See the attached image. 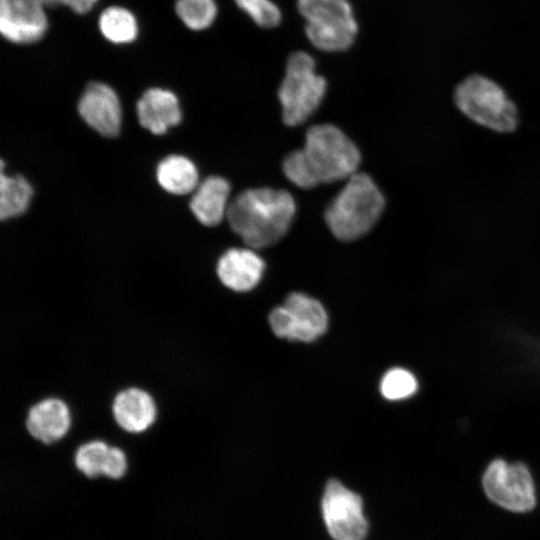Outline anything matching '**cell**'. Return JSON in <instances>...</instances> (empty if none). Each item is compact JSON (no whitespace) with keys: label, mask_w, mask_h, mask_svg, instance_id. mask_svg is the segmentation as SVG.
Here are the masks:
<instances>
[{"label":"cell","mask_w":540,"mask_h":540,"mask_svg":"<svg viewBox=\"0 0 540 540\" xmlns=\"http://www.w3.org/2000/svg\"><path fill=\"white\" fill-rule=\"evenodd\" d=\"M361 155L357 146L331 124L310 127L304 147L283 161V172L294 185L309 189L319 184L347 180L357 173Z\"/></svg>","instance_id":"1"},{"label":"cell","mask_w":540,"mask_h":540,"mask_svg":"<svg viewBox=\"0 0 540 540\" xmlns=\"http://www.w3.org/2000/svg\"><path fill=\"white\" fill-rule=\"evenodd\" d=\"M295 212V201L289 192L255 188L243 191L230 202L226 218L249 248L262 249L287 233Z\"/></svg>","instance_id":"2"},{"label":"cell","mask_w":540,"mask_h":540,"mask_svg":"<svg viewBox=\"0 0 540 540\" xmlns=\"http://www.w3.org/2000/svg\"><path fill=\"white\" fill-rule=\"evenodd\" d=\"M384 207V196L378 186L370 176L357 172L331 201L325 220L336 238L352 241L372 229Z\"/></svg>","instance_id":"3"},{"label":"cell","mask_w":540,"mask_h":540,"mask_svg":"<svg viewBox=\"0 0 540 540\" xmlns=\"http://www.w3.org/2000/svg\"><path fill=\"white\" fill-rule=\"evenodd\" d=\"M456 108L475 124L497 133H512L520 123L516 103L494 80L469 75L453 91Z\"/></svg>","instance_id":"4"},{"label":"cell","mask_w":540,"mask_h":540,"mask_svg":"<svg viewBox=\"0 0 540 540\" xmlns=\"http://www.w3.org/2000/svg\"><path fill=\"white\" fill-rule=\"evenodd\" d=\"M296 8L305 21L306 37L315 48L339 52L354 43L359 24L350 0H296Z\"/></svg>","instance_id":"5"},{"label":"cell","mask_w":540,"mask_h":540,"mask_svg":"<svg viewBox=\"0 0 540 540\" xmlns=\"http://www.w3.org/2000/svg\"><path fill=\"white\" fill-rule=\"evenodd\" d=\"M325 91L326 80L316 72L312 55L293 52L278 91L284 123L297 126L305 122L320 105Z\"/></svg>","instance_id":"6"},{"label":"cell","mask_w":540,"mask_h":540,"mask_svg":"<svg viewBox=\"0 0 540 540\" xmlns=\"http://www.w3.org/2000/svg\"><path fill=\"white\" fill-rule=\"evenodd\" d=\"M269 324L279 338L312 342L325 333L328 316L318 300L295 292L286 298L283 305L271 311Z\"/></svg>","instance_id":"7"},{"label":"cell","mask_w":540,"mask_h":540,"mask_svg":"<svg viewBox=\"0 0 540 540\" xmlns=\"http://www.w3.org/2000/svg\"><path fill=\"white\" fill-rule=\"evenodd\" d=\"M483 488L490 500L510 511L527 512L535 506L534 483L522 463L494 460L483 475Z\"/></svg>","instance_id":"8"},{"label":"cell","mask_w":540,"mask_h":540,"mask_svg":"<svg viewBox=\"0 0 540 540\" xmlns=\"http://www.w3.org/2000/svg\"><path fill=\"white\" fill-rule=\"evenodd\" d=\"M322 514L334 540H364L368 524L361 497L336 479L330 480L322 498Z\"/></svg>","instance_id":"9"},{"label":"cell","mask_w":540,"mask_h":540,"mask_svg":"<svg viewBox=\"0 0 540 540\" xmlns=\"http://www.w3.org/2000/svg\"><path fill=\"white\" fill-rule=\"evenodd\" d=\"M49 0H0V31L17 44L39 41L48 29Z\"/></svg>","instance_id":"10"},{"label":"cell","mask_w":540,"mask_h":540,"mask_svg":"<svg viewBox=\"0 0 540 540\" xmlns=\"http://www.w3.org/2000/svg\"><path fill=\"white\" fill-rule=\"evenodd\" d=\"M24 426L29 436L45 446L64 440L73 426V415L68 403L60 397H44L32 404Z\"/></svg>","instance_id":"11"},{"label":"cell","mask_w":540,"mask_h":540,"mask_svg":"<svg viewBox=\"0 0 540 540\" xmlns=\"http://www.w3.org/2000/svg\"><path fill=\"white\" fill-rule=\"evenodd\" d=\"M111 413L121 431L129 435H142L155 425L158 406L148 390L139 386H129L115 394Z\"/></svg>","instance_id":"12"},{"label":"cell","mask_w":540,"mask_h":540,"mask_svg":"<svg viewBox=\"0 0 540 540\" xmlns=\"http://www.w3.org/2000/svg\"><path fill=\"white\" fill-rule=\"evenodd\" d=\"M78 110L83 120L101 135L113 137L119 133L121 105L110 86L99 82L88 85L80 98Z\"/></svg>","instance_id":"13"},{"label":"cell","mask_w":540,"mask_h":540,"mask_svg":"<svg viewBox=\"0 0 540 540\" xmlns=\"http://www.w3.org/2000/svg\"><path fill=\"white\" fill-rule=\"evenodd\" d=\"M265 264L252 248H230L218 259L215 272L220 283L235 292H247L261 280Z\"/></svg>","instance_id":"14"},{"label":"cell","mask_w":540,"mask_h":540,"mask_svg":"<svg viewBox=\"0 0 540 540\" xmlns=\"http://www.w3.org/2000/svg\"><path fill=\"white\" fill-rule=\"evenodd\" d=\"M141 126L153 134H163L181 121L179 101L174 93L161 88H151L143 93L137 103Z\"/></svg>","instance_id":"15"},{"label":"cell","mask_w":540,"mask_h":540,"mask_svg":"<svg viewBox=\"0 0 540 540\" xmlns=\"http://www.w3.org/2000/svg\"><path fill=\"white\" fill-rule=\"evenodd\" d=\"M230 185L222 177L210 176L194 190L190 209L205 226L218 225L226 217L229 207Z\"/></svg>","instance_id":"16"},{"label":"cell","mask_w":540,"mask_h":540,"mask_svg":"<svg viewBox=\"0 0 540 540\" xmlns=\"http://www.w3.org/2000/svg\"><path fill=\"white\" fill-rule=\"evenodd\" d=\"M157 181L169 193L184 195L199 185L198 171L192 161L180 155H171L157 166Z\"/></svg>","instance_id":"17"},{"label":"cell","mask_w":540,"mask_h":540,"mask_svg":"<svg viewBox=\"0 0 540 540\" xmlns=\"http://www.w3.org/2000/svg\"><path fill=\"white\" fill-rule=\"evenodd\" d=\"M33 195L30 183L20 175H5L1 165L0 217L2 220L24 213Z\"/></svg>","instance_id":"18"},{"label":"cell","mask_w":540,"mask_h":540,"mask_svg":"<svg viewBox=\"0 0 540 540\" xmlns=\"http://www.w3.org/2000/svg\"><path fill=\"white\" fill-rule=\"evenodd\" d=\"M99 29L107 40L116 44L130 43L135 40L138 33L134 15L119 6L108 7L101 13Z\"/></svg>","instance_id":"19"},{"label":"cell","mask_w":540,"mask_h":540,"mask_svg":"<svg viewBox=\"0 0 540 540\" xmlns=\"http://www.w3.org/2000/svg\"><path fill=\"white\" fill-rule=\"evenodd\" d=\"M110 443L102 438H92L80 443L74 451L76 468L87 477L104 476Z\"/></svg>","instance_id":"20"},{"label":"cell","mask_w":540,"mask_h":540,"mask_svg":"<svg viewBox=\"0 0 540 540\" xmlns=\"http://www.w3.org/2000/svg\"><path fill=\"white\" fill-rule=\"evenodd\" d=\"M175 10L182 22L196 31L209 28L218 12L215 0H176Z\"/></svg>","instance_id":"21"},{"label":"cell","mask_w":540,"mask_h":540,"mask_svg":"<svg viewBox=\"0 0 540 540\" xmlns=\"http://www.w3.org/2000/svg\"><path fill=\"white\" fill-rule=\"evenodd\" d=\"M418 383L415 376L403 368H392L387 371L380 383L383 397L396 401L406 399L417 391Z\"/></svg>","instance_id":"22"},{"label":"cell","mask_w":540,"mask_h":540,"mask_svg":"<svg viewBox=\"0 0 540 540\" xmlns=\"http://www.w3.org/2000/svg\"><path fill=\"white\" fill-rule=\"evenodd\" d=\"M257 26L261 28H275L282 21V12L272 0H234Z\"/></svg>","instance_id":"23"},{"label":"cell","mask_w":540,"mask_h":540,"mask_svg":"<svg viewBox=\"0 0 540 540\" xmlns=\"http://www.w3.org/2000/svg\"><path fill=\"white\" fill-rule=\"evenodd\" d=\"M128 468L127 454L119 445L110 444L104 476L119 479L126 473Z\"/></svg>","instance_id":"24"},{"label":"cell","mask_w":540,"mask_h":540,"mask_svg":"<svg viewBox=\"0 0 540 540\" xmlns=\"http://www.w3.org/2000/svg\"><path fill=\"white\" fill-rule=\"evenodd\" d=\"M98 0H54L55 6L65 5L78 14L89 12Z\"/></svg>","instance_id":"25"}]
</instances>
